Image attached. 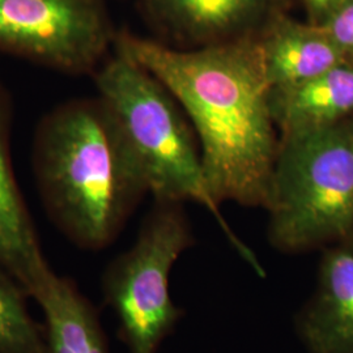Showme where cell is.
Returning a JSON list of instances; mask_svg holds the SVG:
<instances>
[{
	"instance_id": "1",
	"label": "cell",
	"mask_w": 353,
	"mask_h": 353,
	"mask_svg": "<svg viewBox=\"0 0 353 353\" xmlns=\"http://www.w3.org/2000/svg\"><path fill=\"white\" fill-rule=\"evenodd\" d=\"M113 43L117 54L156 77L189 117L216 203L265 208L279 140L258 39L182 51L123 32Z\"/></svg>"
},
{
	"instance_id": "2",
	"label": "cell",
	"mask_w": 353,
	"mask_h": 353,
	"mask_svg": "<svg viewBox=\"0 0 353 353\" xmlns=\"http://www.w3.org/2000/svg\"><path fill=\"white\" fill-rule=\"evenodd\" d=\"M33 166L51 220L83 250L106 248L147 194L113 114L100 97L64 102L43 117Z\"/></svg>"
},
{
	"instance_id": "3",
	"label": "cell",
	"mask_w": 353,
	"mask_h": 353,
	"mask_svg": "<svg viewBox=\"0 0 353 353\" xmlns=\"http://www.w3.org/2000/svg\"><path fill=\"white\" fill-rule=\"evenodd\" d=\"M94 79L99 97L113 114L147 192L156 202L202 204L242 256L259 268L223 219L205 179L201 152L170 92L117 52L96 70Z\"/></svg>"
},
{
	"instance_id": "4",
	"label": "cell",
	"mask_w": 353,
	"mask_h": 353,
	"mask_svg": "<svg viewBox=\"0 0 353 353\" xmlns=\"http://www.w3.org/2000/svg\"><path fill=\"white\" fill-rule=\"evenodd\" d=\"M265 210L279 252L323 250L353 237V118L280 138Z\"/></svg>"
},
{
	"instance_id": "5",
	"label": "cell",
	"mask_w": 353,
	"mask_h": 353,
	"mask_svg": "<svg viewBox=\"0 0 353 353\" xmlns=\"http://www.w3.org/2000/svg\"><path fill=\"white\" fill-rule=\"evenodd\" d=\"M156 203L134 245L102 275L103 303L115 314L128 353H159L185 316L169 284L173 265L194 237L179 203Z\"/></svg>"
},
{
	"instance_id": "6",
	"label": "cell",
	"mask_w": 353,
	"mask_h": 353,
	"mask_svg": "<svg viewBox=\"0 0 353 353\" xmlns=\"http://www.w3.org/2000/svg\"><path fill=\"white\" fill-rule=\"evenodd\" d=\"M114 38L99 0H0V51L51 70L96 72Z\"/></svg>"
},
{
	"instance_id": "7",
	"label": "cell",
	"mask_w": 353,
	"mask_h": 353,
	"mask_svg": "<svg viewBox=\"0 0 353 353\" xmlns=\"http://www.w3.org/2000/svg\"><path fill=\"white\" fill-rule=\"evenodd\" d=\"M294 331L306 353H353V237L322 250Z\"/></svg>"
},
{
	"instance_id": "8",
	"label": "cell",
	"mask_w": 353,
	"mask_h": 353,
	"mask_svg": "<svg viewBox=\"0 0 353 353\" xmlns=\"http://www.w3.org/2000/svg\"><path fill=\"white\" fill-rule=\"evenodd\" d=\"M11 113L8 93L0 85V263L33 299L54 271L13 172Z\"/></svg>"
},
{
	"instance_id": "9",
	"label": "cell",
	"mask_w": 353,
	"mask_h": 353,
	"mask_svg": "<svg viewBox=\"0 0 353 353\" xmlns=\"http://www.w3.org/2000/svg\"><path fill=\"white\" fill-rule=\"evenodd\" d=\"M280 138L334 126L353 118V59H344L301 84L271 89Z\"/></svg>"
},
{
	"instance_id": "10",
	"label": "cell",
	"mask_w": 353,
	"mask_h": 353,
	"mask_svg": "<svg viewBox=\"0 0 353 353\" xmlns=\"http://www.w3.org/2000/svg\"><path fill=\"white\" fill-rule=\"evenodd\" d=\"M258 45L271 89L301 84L348 59L322 26L284 16L270 23Z\"/></svg>"
},
{
	"instance_id": "11",
	"label": "cell",
	"mask_w": 353,
	"mask_h": 353,
	"mask_svg": "<svg viewBox=\"0 0 353 353\" xmlns=\"http://www.w3.org/2000/svg\"><path fill=\"white\" fill-rule=\"evenodd\" d=\"M33 299L45 316L49 353H110L99 313L74 280L52 272Z\"/></svg>"
},
{
	"instance_id": "12",
	"label": "cell",
	"mask_w": 353,
	"mask_h": 353,
	"mask_svg": "<svg viewBox=\"0 0 353 353\" xmlns=\"http://www.w3.org/2000/svg\"><path fill=\"white\" fill-rule=\"evenodd\" d=\"M271 0H145L152 16L182 37L228 41L243 32L268 10Z\"/></svg>"
},
{
	"instance_id": "13",
	"label": "cell",
	"mask_w": 353,
	"mask_h": 353,
	"mask_svg": "<svg viewBox=\"0 0 353 353\" xmlns=\"http://www.w3.org/2000/svg\"><path fill=\"white\" fill-rule=\"evenodd\" d=\"M26 290L0 263V353H49L43 326L26 306Z\"/></svg>"
},
{
	"instance_id": "14",
	"label": "cell",
	"mask_w": 353,
	"mask_h": 353,
	"mask_svg": "<svg viewBox=\"0 0 353 353\" xmlns=\"http://www.w3.org/2000/svg\"><path fill=\"white\" fill-rule=\"evenodd\" d=\"M321 26L343 55L353 59V0H343Z\"/></svg>"
},
{
	"instance_id": "15",
	"label": "cell",
	"mask_w": 353,
	"mask_h": 353,
	"mask_svg": "<svg viewBox=\"0 0 353 353\" xmlns=\"http://www.w3.org/2000/svg\"><path fill=\"white\" fill-rule=\"evenodd\" d=\"M303 1L309 13L310 23L321 26L326 21L328 16L343 0H303Z\"/></svg>"
}]
</instances>
